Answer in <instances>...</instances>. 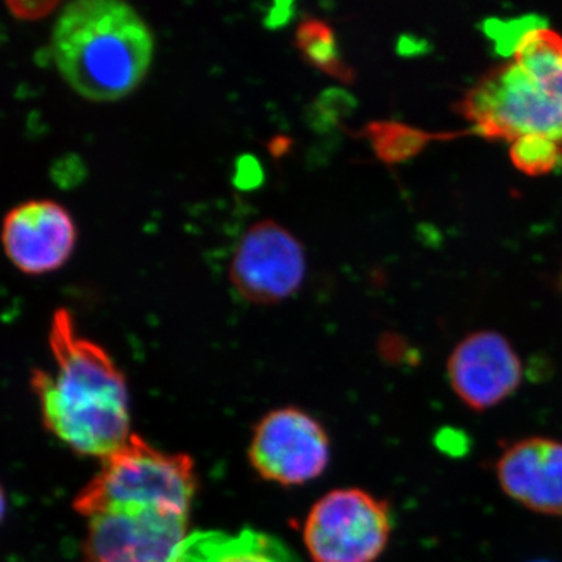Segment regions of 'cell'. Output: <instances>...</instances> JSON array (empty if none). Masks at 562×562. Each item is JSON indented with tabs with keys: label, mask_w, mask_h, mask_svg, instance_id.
Here are the masks:
<instances>
[{
	"label": "cell",
	"mask_w": 562,
	"mask_h": 562,
	"mask_svg": "<svg viewBox=\"0 0 562 562\" xmlns=\"http://www.w3.org/2000/svg\"><path fill=\"white\" fill-rule=\"evenodd\" d=\"M169 562H302L290 547L266 532L195 531L187 536Z\"/></svg>",
	"instance_id": "obj_12"
},
{
	"label": "cell",
	"mask_w": 562,
	"mask_h": 562,
	"mask_svg": "<svg viewBox=\"0 0 562 562\" xmlns=\"http://www.w3.org/2000/svg\"><path fill=\"white\" fill-rule=\"evenodd\" d=\"M198 480L187 454L165 453L139 436L103 460L101 471L74 502L91 517L122 506H149L190 514Z\"/></svg>",
	"instance_id": "obj_3"
},
{
	"label": "cell",
	"mask_w": 562,
	"mask_h": 562,
	"mask_svg": "<svg viewBox=\"0 0 562 562\" xmlns=\"http://www.w3.org/2000/svg\"><path fill=\"white\" fill-rule=\"evenodd\" d=\"M190 514L122 506L88 517L83 562H169L187 538Z\"/></svg>",
	"instance_id": "obj_6"
},
{
	"label": "cell",
	"mask_w": 562,
	"mask_h": 562,
	"mask_svg": "<svg viewBox=\"0 0 562 562\" xmlns=\"http://www.w3.org/2000/svg\"><path fill=\"white\" fill-rule=\"evenodd\" d=\"M305 272L302 244L286 228L265 221L254 225L239 241L231 280L246 301L272 305L291 297L301 288Z\"/></svg>",
	"instance_id": "obj_8"
},
{
	"label": "cell",
	"mask_w": 562,
	"mask_h": 562,
	"mask_svg": "<svg viewBox=\"0 0 562 562\" xmlns=\"http://www.w3.org/2000/svg\"><path fill=\"white\" fill-rule=\"evenodd\" d=\"M460 113L487 139H562V106L516 61L490 70L465 92Z\"/></svg>",
	"instance_id": "obj_4"
},
{
	"label": "cell",
	"mask_w": 562,
	"mask_h": 562,
	"mask_svg": "<svg viewBox=\"0 0 562 562\" xmlns=\"http://www.w3.org/2000/svg\"><path fill=\"white\" fill-rule=\"evenodd\" d=\"M54 371L33 373L44 424L77 453L105 460L131 438V398L124 373L98 344L85 339L72 314L52 317Z\"/></svg>",
	"instance_id": "obj_1"
},
{
	"label": "cell",
	"mask_w": 562,
	"mask_h": 562,
	"mask_svg": "<svg viewBox=\"0 0 562 562\" xmlns=\"http://www.w3.org/2000/svg\"><path fill=\"white\" fill-rule=\"evenodd\" d=\"M450 387L462 405L487 412L512 398L524 380V366L512 342L497 331L465 336L447 362Z\"/></svg>",
	"instance_id": "obj_9"
},
{
	"label": "cell",
	"mask_w": 562,
	"mask_h": 562,
	"mask_svg": "<svg viewBox=\"0 0 562 562\" xmlns=\"http://www.w3.org/2000/svg\"><path fill=\"white\" fill-rule=\"evenodd\" d=\"M531 562H550V561H531Z\"/></svg>",
	"instance_id": "obj_19"
},
{
	"label": "cell",
	"mask_w": 562,
	"mask_h": 562,
	"mask_svg": "<svg viewBox=\"0 0 562 562\" xmlns=\"http://www.w3.org/2000/svg\"><path fill=\"white\" fill-rule=\"evenodd\" d=\"M513 60L541 83L543 90L562 106V36L536 25L530 29L513 52Z\"/></svg>",
	"instance_id": "obj_13"
},
{
	"label": "cell",
	"mask_w": 562,
	"mask_h": 562,
	"mask_svg": "<svg viewBox=\"0 0 562 562\" xmlns=\"http://www.w3.org/2000/svg\"><path fill=\"white\" fill-rule=\"evenodd\" d=\"M513 165L527 176H546L562 166V139L525 135L512 143Z\"/></svg>",
	"instance_id": "obj_15"
},
{
	"label": "cell",
	"mask_w": 562,
	"mask_h": 562,
	"mask_svg": "<svg viewBox=\"0 0 562 562\" xmlns=\"http://www.w3.org/2000/svg\"><path fill=\"white\" fill-rule=\"evenodd\" d=\"M369 131L380 157L390 161L408 157L414 150L419 149L425 140L424 133L402 127V125L373 124Z\"/></svg>",
	"instance_id": "obj_16"
},
{
	"label": "cell",
	"mask_w": 562,
	"mask_h": 562,
	"mask_svg": "<svg viewBox=\"0 0 562 562\" xmlns=\"http://www.w3.org/2000/svg\"><path fill=\"white\" fill-rule=\"evenodd\" d=\"M77 228L68 210L52 201H32L3 221L2 246L10 261L29 276L60 269L72 255Z\"/></svg>",
	"instance_id": "obj_10"
},
{
	"label": "cell",
	"mask_w": 562,
	"mask_h": 562,
	"mask_svg": "<svg viewBox=\"0 0 562 562\" xmlns=\"http://www.w3.org/2000/svg\"><path fill=\"white\" fill-rule=\"evenodd\" d=\"M154 36L138 11L120 0H79L63 9L50 54L63 79L81 98L114 102L146 79Z\"/></svg>",
	"instance_id": "obj_2"
},
{
	"label": "cell",
	"mask_w": 562,
	"mask_h": 562,
	"mask_svg": "<svg viewBox=\"0 0 562 562\" xmlns=\"http://www.w3.org/2000/svg\"><path fill=\"white\" fill-rule=\"evenodd\" d=\"M295 38H297V46L302 50L303 57L316 68L330 74V76L339 77V79H350L349 68L339 57L335 33L327 24L316 20L303 22Z\"/></svg>",
	"instance_id": "obj_14"
},
{
	"label": "cell",
	"mask_w": 562,
	"mask_h": 562,
	"mask_svg": "<svg viewBox=\"0 0 562 562\" xmlns=\"http://www.w3.org/2000/svg\"><path fill=\"white\" fill-rule=\"evenodd\" d=\"M11 14L24 21L41 20L47 16L50 11L57 9L58 3L55 2H10L7 3Z\"/></svg>",
	"instance_id": "obj_17"
},
{
	"label": "cell",
	"mask_w": 562,
	"mask_h": 562,
	"mask_svg": "<svg viewBox=\"0 0 562 562\" xmlns=\"http://www.w3.org/2000/svg\"><path fill=\"white\" fill-rule=\"evenodd\" d=\"M391 532L390 505L349 487L331 491L313 506L303 539L314 562H375Z\"/></svg>",
	"instance_id": "obj_5"
},
{
	"label": "cell",
	"mask_w": 562,
	"mask_h": 562,
	"mask_svg": "<svg viewBox=\"0 0 562 562\" xmlns=\"http://www.w3.org/2000/svg\"><path fill=\"white\" fill-rule=\"evenodd\" d=\"M3 513H5V497H3V492L0 490V520H2Z\"/></svg>",
	"instance_id": "obj_18"
},
{
	"label": "cell",
	"mask_w": 562,
	"mask_h": 562,
	"mask_svg": "<svg viewBox=\"0 0 562 562\" xmlns=\"http://www.w3.org/2000/svg\"><path fill=\"white\" fill-rule=\"evenodd\" d=\"M250 462L262 479L281 486L316 480L330 462V439L322 425L297 408L262 417L250 442Z\"/></svg>",
	"instance_id": "obj_7"
},
{
	"label": "cell",
	"mask_w": 562,
	"mask_h": 562,
	"mask_svg": "<svg viewBox=\"0 0 562 562\" xmlns=\"http://www.w3.org/2000/svg\"><path fill=\"white\" fill-rule=\"evenodd\" d=\"M502 491L524 508L543 516L562 517V442L558 439H520L503 449L495 461Z\"/></svg>",
	"instance_id": "obj_11"
}]
</instances>
